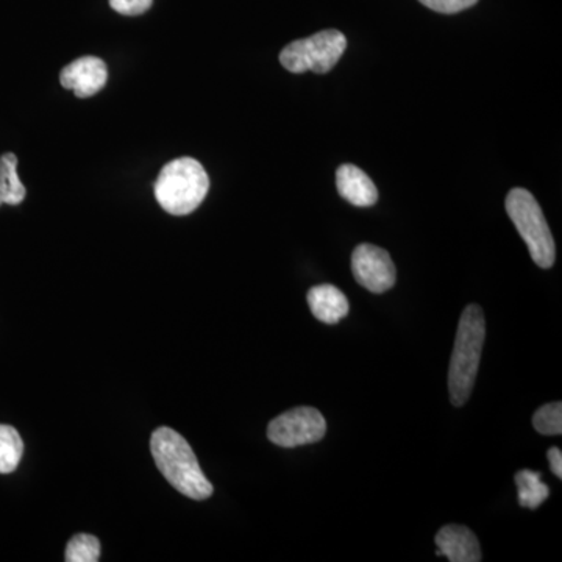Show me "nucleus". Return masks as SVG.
I'll return each mask as SVG.
<instances>
[{"label": "nucleus", "instance_id": "2eb2a0df", "mask_svg": "<svg viewBox=\"0 0 562 562\" xmlns=\"http://www.w3.org/2000/svg\"><path fill=\"white\" fill-rule=\"evenodd\" d=\"M99 558H101V541L87 532L74 536L66 547L65 560L68 562H95Z\"/></svg>", "mask_w": 562, "mask_h": 562}, {"label": "nucleus", "instance_id": "f257e3e1", "mask_svg": "<svg viewBox=\"0 0 562 562\" xmlns=\"http://www.w3.org/2000/svg\"><path fill=\"white\" fill-rule=\"evenodd\" d=\"M150 452L162 476L180 494L192 501H206L213 495L209 482L190 443L172 428L161 427L151 432Z\"/></svg>", "mask_w": 562, "mask_h": 562}, {"label": "nucleus", "instance_id": "9d476101", "mask_svg": "<svg viewBox=\"0 0 562 562\" xmlns=\"http://www.w3.org/2000/svg\"><path fill=\"white\" fill-rule=\"evenodd\" d=\"M336 187H338L339 195L355 206L375 205L379 201V191L371 177L360 168L353 165L339 166L336 171Z\"/></svg>", "mask_w": 562, "mask_h": 562}, {"label": "nucleus", "instance_id": "423d86ee", "mask_svg": "<svg viewBox=\"0 0 562 562\" xmlns=\"http://www.w3.org/2000/svg\"><path fill=\"white\" fill-rule=\"evenodd\" d=\"M325 432H327V422L312 406H299L280 414L268 427L269 441L284 449L321 441Z\"/></svg>", "mask_w": 562, "mask_h": 562}, {"label": "nucleus", "instance_id": "1a4fd4ad", "mask_svg": "<svg viewBox=\"0 0 562 562\" xmlns=\"http://www.w3.org/2000/svg\"><path fill=\"white\" fill-rule=\"evenodd\" d=\"M438 557L452 562H480L483 560L479 539L462 525H447L436 535Z\"/></svg>", "mask_w": 562, "mask_h": 562}, {"label": "nucleus", "instance_id": "6ab92c4d", "mask_svg": "<svg viewBox=\"0 0 562 562\" xmlns=\"http://www.w3.org/2000/svg\"><path fill=\"white\" fill-rule=\"evenodd\" d=\"M547 457H549L550 468H552V472L554 473V475H557L558 479H562L561 450L558 449V447H552V449L549 450V453H547Z\"/></svg>", "mask_w": 562, "mask_h": 562}, {"label": "nucleus", "instance_id": "9b49d317", "mask_svg": "<svg viewBox=\"0 0 562 562\" xmlns=\"http://www.w3.org/2000/svg\"><path fill=\"white\" fill-rule=\"evenodd\" d=\"M310 308L313 316L324 324H338L349 314V301L338 288L333 284H319L308 291Z\"/></svg>", "mask_w": 562, "mask_h": 562}, {"label": "nucleus", "instance_id": "4468645a", "mask_svg": "<svg viewBox=\"0 0 562 562\" xmlns=\"http://www.w3.org/2000/svg\"><path fill=\"white\" fill-rule=\"evenodd\" d=\"M24 442L16 428L0 424V473H11L20 465Z\"/></svg>", "mask_w": 562, "mask_h": 562}, {"label": "nucleus", "instance_id": "7ed1b4c3", "mask_svg": "<svg viewBox=\"0 0 562 562\" xmlns=\"http://www.w3.org/2000/svg\"><path fill=\"white\" fill-rule=\"evenodd\" d=\"M209 190V173L191 157L177 158L162 166L154 187L155 199L172 216H187L198 210Z\"/></svg>", "mask_w": 562, "mask_h": 562}, {"label": "nucleus", "instance_id": "dca6fc26", "mask_svg": "<svg viewBox=\"0 0 562 562\" xmlns=\"http://www.w3.org/2000/svg\"><path fill=\"white\" fill-rule=\"evenodd\" d=\"M536 430L546 436H560L562 432V403L543 405L532 416Z\"/></svg>", "mask_w": 562, "mask_h": 562}, {"label": "nucleus", "instance_id": "39448f33", "mask_svg": "<svg viewBox=\"0 0 562 562\" xmlns=\"http://www.w3.org/2000/svg\"><path fill=\"white\" fill-rule=\"evenodd\" d=\"M347 49V38L336 29L322 31L310 38L292 41L280 52V63L290 72L313 70L325 74L335 68Z\"/></svg>", "mask_w": 562, "mask_h": 562}, {"label": "nucleus", "instance_id": "f3484780", "mask_svg": "<svg viewBox=\"0 0 562 562\" xmlns=\"http://www.w3.org/2000/svg\"><path fill=\"white\" fill-rule=\"evenodd\" d=\"M419 2L438 13L453 14L471 9L479 0H419Z\"/></svg>", "mask_w": 562, "mask_h": 562}, {"label": "nucleus", "instance_id": "f8f14e48", "mask_svg": "<svg viewBox=\"0 0 562 562\" xmlns=\"http://www.w3.org/2000/svg\"><path fill=\"white\" fill-rule=\"evenodd\" d=\"M27 190L18 176V157L7 151L0 157V206H16L24 202Z\"/></svg>", "mask_w": 562, "mask_h": 562}, {"label": "nucleus", "instance_id": "a211bd4d", "mask_svg": "<svg viewBox=\"0 0 562 562\" xmlns=\"http://www.w3.org/2000/svg\"><path fill=\"white\" fill-rule=\"evenodd\" d=\"M154 5V0H110V7L122 16H139Z\"/></svg>", "mask_w": 562, "mask_h": 562}, {"label": "nucleus", "instance_id": "0eeeda50", "mask_svg": "<svg viewBox=\"0 0 562 562\" xmlns=\"http://www.w3.org/2000/svg\"><path fill=\"white\" fill-rule=\"evenodd\" d=\"M351 271L358 283L373 294H383L395 284V266L391 255L373 244H360L353 250Z\"/></svg>", "mask_w": 562, "mask_h": 562}, {"label": "nucleus", "instance_id": "20e7f679", "mask_svg": "<svg viewBox=\"0 0 562 562\" xmlns=\"http://www.w3.org/2000/svg\"><path fill=\"white\" fill-rule=\"evenodd\" d=\"M506 211L530 250L532 261L542 269H550L557 258L552 232L538 201L530 191L514 188L505 202Z\"/></svg>", "mask_w": 562, "mask_h": 562}, {"label": "nucleus", "instance_id": "ddd939ff", "mask_svg": "<svg viewBox=\"0 0 562 562\" xmlns=\"http://www.w3.org/2000/svg\"><path fill=\"white\" fill-rule=\"evenodd\" d=\"M517 490H519L520 506L528 509H538L549 498L550 490L542 482L541 473L520 471L516 473Z\"/></svg>", "mask_w": 562, "mask_h": 562}, {"label": "nucleus", "instance_id": "6e6552de", "mask_svg": "<svg viewBox=\"0 0 562 562\" xmlns=\"http://www.w3.org/2000/svg\"><path fill=\"white\" fill-rule=\"evenodd\" d=\"M109 69L99 57H81L69 63L60 72V83L66 90H72L80 99L91 98L105 88Z\"/></svg>", "mask_w": 562, "mask_h": 562}, {"label": "nucleus", "instance_id": "f03ea898", "mask_svg": "<svg viewBox=\"0 0 562 562\" xmlns=\"http://www.w3.org/2000/svg\"><path fill=\"white\" fill-rule=\"evenodd\" d=\"M484 338H486V321L479 305H469L462 313L458 325L457 339L450 361L449 390L454 406H462L471 397Z\"/></svg>", "mask_w": 562, "mask_h": 562}]
</instances>
